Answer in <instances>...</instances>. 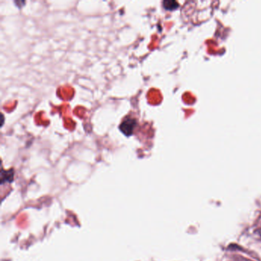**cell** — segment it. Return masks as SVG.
Returning a JSON list of instances; mask_svg holds the SVG:
<instances>
[{
	"mask_svg": "<svg viewBox=\"0 0 261 261\" xmlns=\"http://www.w3.org/2000/svg\"><path fill=\"white\" fill-rule=\"evenodd\" d=\"M137 120L134 117H126L123 119L120 123V130L126 137H130L134 134L136 128L137 126Z\"/></svg>",
	"mask_w": 261,
	"mask_h": 261,
	"instance_id": "1",
	"label": "cell"
},
{
	"mask_svg": "<svg viewBox=\"0 0 261 261\" xmlns=\"http://www.w3.org/2000/svg\"><path fill=\"white\" fill-rule=\"evenodd\" d=\"M14 175L15 172L13 169H9V170L2 169V172H1V178H0V181H0V182H1L2 185H4V183L6 182H13V180H14Z\"/></svg>",
	"mask_w": 261,
	"mask_h": 261,
	"instance_id": "2",
	"label": "cell"
},
{
	"mask_svg": "<svg viewBox=\"0 0 261 261\" xmlns=\"http://www.w3.org/2000/svg\"><path fill=\"white\" fill-rule=\"evenodd\" d=\"M163 4L164 8L169 10H174V9L177 8L178 6V3L175 2V1H164Z\"/></svg>",
	"mask_w": 261,
	"mask_h": 261,
	"instance_id": "3",
	"label": "cell"
},
{
	"mask_svg": "<svg viewBox=\"0 0 261 261\" xmlns=\"http://www.w3.org/2000/svg\"><path fill=\"white\" fill-rule=\"evenodd\" d=\"M4 116L2 115V126L4 125Z\"/></svg>",
	"mask_w": 261,
	"mask_h": 261,
	"instance_id": "4",
	"label": "cell"
}]
</instances>
